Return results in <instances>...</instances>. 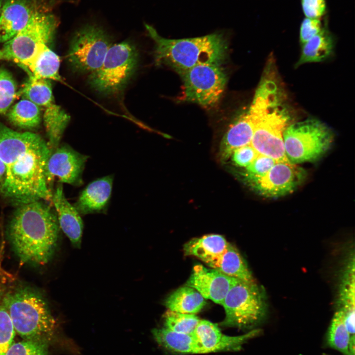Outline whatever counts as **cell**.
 Segmentation results:
<instances>
[{
    "mask_svg": "<svg viewBox=\"0 0 355 355\" xmlns=\"http://www.w3.org/2000/svg\"><path fill=\"white\" fill-rule=\"evenodd\" d=\"M51 151L39 135L15 131L0 122V159L5 174L0 192L19 205L52 199L46 177Z\"/></svg>",
    "mask_w": 355,
    "mask_h": 355,
    "instance_id": "6da1fadb",
    "label": "cell"
},
{
    "mask_svg": "<svg viewBox=\"0 0 355 355\" xmlns=\"http://www.w3.org/2000/svg\"><path fill=\"white\" fill-rule=\"evenodd\" d=\"M59 228L56 214L41 201H36L19 206L8 222L6 234L21 261L39 266L51 259Z\"/></svg>",
    "mask_w": 355,
    "mask_h": 355,
    "instance_id": "7a4b0ae2",
    "label": "cell"
},
{
    "mask_svg": "<svg viewBox=\"0 0 355 355\" xmlns=\"http://www.w3.org/2000/svg\"><path fill=\"white\" fill-rule=\"evenodd\" d=\"M145 27L154 42L156 64L168 66L179 75L200 65L221 66L226 58L227 42L221 33L192 38L168 39L161 36L151 26L145 24Z\"/></svg>",
    "mask_w": 355,
    "mask_h": 355,
    "instance_id": "3957f363",
    "label": "cell"
},
{
    "mask_svg": "<svg viewBox=\"0 0 355 355\" xmlns=\"http://www.w3.org/2000/svg\"><path fill=\"white\" fill-rule=\"evenodd\" d=\"M3 301L16 333L23 340L50 344L56 322L39 291L20 283L6 285Z\"/></svg>",
    "mask_w": 355,
    "mask_h": 355,
    "instance_id": "277c9868",
    "label": "cell"
},
{
    "mask_svg": "<svg viewBox=\"0 0 355 355\" xmlns=\"http://www.w3.org/2000/svg\"><path fill=\"white\" fill-rule=\"evenodd\" d=\"M138 51L129 40L112 44L101 66L88 74L87 83L98 93L106 96L122 92L138 67Z\"/></svg>",
    "mask_w": 355,
    "mask_h": 355,
    "instance_id": "5b68a950",
    "label": "cell"
},
{
    "mask_svg": "<svg viewBox=\"0 0 355 355\" xmlns=\"http://www.w3.org/2000/svg\"><path fill=\"white\" fill-rule=\"evenodd\" d=\"M333 139L330 128L316 118L290 123L283 134L285 155L296 165L316 161L328 150Z\"/></svg>",
    "mask_w": 355,
    "mask_h": 355,
    "instance_id": "8992f818",
    "label": "cell"
},
{
    "mask_svg": "<svg viewBox=\"0 0 355 355\" xmlns=\"http://www.w3.org/2000/svg\"><path fill=\"white\" fill-rule=\"evenodd\" d=\"M225 317L221 324L248 331L255 329L265 318V293L255 283L237 279L230 287L221 305Z\"/></svg>",
    "mask_w": 355,
    "mask_h": 355,
    "instance_id": "52a82bcc",
    "label": "cell"
},
{
    "mask_svg": "<svg viewBox=\"0 0 355 355\" xmlns=\"http://www.w3.org/2000/svg\"><path fill=\"white\" fill-rule=\"evenodd\" d=\"M112 42L103 28L86 24L76 30L71 37L67 60L72 71L90 74L102 65Z\"/></svg>",
    "mask_w": 355,
    "mask_h": 355,
    "instance_id": "ba28073f",
    "label": "cell"
},
{
    "mask_svg": "<svg viewBox=\"0 0 355 355\" xmlns=\"http://www.w3.org/2000/svg\"><path fill=\"white\" fill-rule=\"evenodd\" d=\"M58 25L54 15L35 11L26 25L4 43L2 49L4 59L24 69L41 45L52 41Z\"/></svg>",
    "mask_w": 355,
    "mask_h": 355,
    "instance_id": "9c48e42d",
    "label": "cell"
},
{
    "mask_svg": "<svg viewBox=\"0 0 355 355\" xmlns=\"http://www.w3.org/2000/svg\"><path fill=\"white\" fill-rule=\"evenodd\" d=\"M22 92L24 98L33 102L43 111V122L48 139L47 142L52 152L59 146L63 134L70 123V115L55 103L50 80L29 76Z\"/></svg>",
    "mask_w": 355,
    "mask_h": 355,
    "instance_id": "30bf717a",
    "label": "cell"
},
{
    "mask_svg": "<svg viewBox=\"0 0 355 355\" xmlns=\"http://www.w3.org/2000/svg\"><path fill=\"white\" fill-rule=\"evenodd\" d=\"M183 82V99L207 108L220 100L227 83L221 66L200 65L179 74Z\"/></svg>",
    "mask_w": 355,
    "mask_h": 355,
    "instance_id": "8fae6325",
    "label": "cell"
},
{
    "mask_svg": "<svg viewBox=\"0 0 355 355\" xmlns=\"http://www.w3.org/2000/svg\"><path fill=\"white\" fill-rule=\"evenodd\" d=\"M305 170L288 161H277L271 169L250 186L259 195L278 198L293 192L304 181Z\"/></svg>",
    "mask_w": 355,
    "mask_h": 355,
    "instance_id": "7c38bea8",
    "label": "cell"
},
{
    "mask_svg": "<svg viewBox=\"0 0 355 355\" xmlns=\"http://www.w3.org/2000/svg\"><path fill=\"white\" fill-rule=\"evenodd\" d=\"M88 158V156L69 145L59 146L51 153L46 166V177L50 188L55 177L61 182L81 185L82 174Z\"/></svg>",
    "mask_w": 355,
    "mask_h": 355,
    "instance_id": "4fadbf2b",
    "label": "cell"
},
{
    "mask_svg": "<svg viewBox=\"0 0 355 355\" xmlns=\"http://www.w3.org/2000/svg\"><path fill=\"white\" fill-rule=\"evenodd\" d=\"M260 329H253L239 336H229L223 334L217 325L210 321L201 320L193 334L206 352V353L238 351L249 339L261 333Z\"/></svg>",
    "mask_w": 355,
    "mask_h": 355,
    "instance_id": "5bb4252c",
    "label": "cell"
},
{
    "mask_svg": "<svg viewBox=\"0 0 355 355\" xmlns=\"http://www.w3.org/2000/svg\"><path fill=\"white\" fill-rule=\"evenodd\" d=\"M237 279L213 268L195 265L185 285L194 288L206 299L222 305L230 287Z\"/></svg>",
    "mask_w": 355,
    "mask_h": 355,
    "instance_id": "9a60e30c",
    "label": "cell"
},
{
    "mask_svg": "<svg viewBox=\"0 0 355 355\" xmlns=\"http://www.w3.org/2000/svg\"><path fill=\"white\" fill-rule=\"evenodd\" d=\"M34 12L29 0H4L0 12V42L5 43L14 36Z\"/></svg>",
    "mask_w": 355,
    "mask_h": 355,
    "instance_id": "2e32d148",
    "label": "cell"
},
{
    "mask_svg": "<svg viewBox=\"0 0 355 355\" xmlns=\"http://www.w3.org/2000/svg\"><path fill=\"white\" fill-rule=\"evenodd\" d=\"M56 211L60 228L68 237L72 245L79 248L83 229L80 214L66 199L62 183L57 185L51 200Z\"/></svg>",
    "mask_w": 355,
    "mask_h": 355,
    "instance_id": "e0dca14e",
    "label": "cell"
},
{
    "mask_svg": "<svg viewBox=\"0 0 355 355\" xmlns=\"http://www.w3.org/2000/svg\"><path fill=\"white\" fill-rule=\"evenodd\" d=\"M113 177L107 176L90 182L73 205L81 215L102 213L106 209L112 187Z\"/></svg>",
    "mask_w": 355,
    "mask_h": 355,
    "instance_id": "ac0fdd59",
    "label": "cell"
},
{
    "mask_svg": "<svg viewBox=\"0 0 355 355\" xmlns=\"http://www.w3.org/2000/svg\"><path fill=\"white\" fill-rule=\"evenodd\" d=\"M254 124L248 110L239 115L229 126L221 143V158H230L233 151L249 144L252 139Z\"/></svg>",
    "mask_w": 355,
    "mask_h": 355,
    "instance_id": "d6986e66",
    "label": "cell"
},
{
    "mask_svg": "<svg viewBox=\"0 0 355 355\" xmlns=\"http://www.w3.org/2000/svg\"><path fill=\"white\" fill-rule=\"evenodd\" d=\"M60 59L47 45L42 44L23 69L29 76L36 78L61 81L59 73Z\"/></svg>",
    "mask_w": 355,
    "mask_h": 355,
    "instance_id": "ffe728a7",
    "label": "cell"
},
{
    "mask_svg": "<svg viewBox=\"0 0 355 355\" xmlns=\"http://www.w3.org/2000/svg\"><path fill=\"white\" fill-rule=\"evenodd\" d=\"M207 264L229 277L248 283H255L245 261L230 244L222 254Z\"/></svg>",
    "mask_w": 355,
    "mask_h": 355,
    "instance_id": "44dd1931",
    "label": "cell"
},
{
    "mask_svg": "<svg viewBox=\"0 0 355 355\" xmlns=\"http://www.w3.org/2000/svg\"><path fill=\"white\" fill-rule=\"evenodd\" d=\"M152 333L157 343L169 351L185 354H206L193 334L176 332L165 327L154 329Z\"/></svg>",
    "mask_w": 355,
    "mask_h": 355,
    "instance_id": "7402d4cb",
    "label": "cell"
},
{
    "mask_svg": "<svg viewBox=\"0 0 355 355\" xmlns=\"http://www.w3.org/2000/svg\"><path fill=\"white\" fill-rule=\"evenodd\" d=\"M344 267L339 286L337 304L346 323L355 322V256L350 253Z\"/></svg>",
    "mask_w": 355,
    "mask_h": 355,
    "instance_id": "603a6c76",
    "label": "cell"
},
{
    "mask_svg": "<svg viewBox=\"0 0 355 355\" xmlns=\"http://www.w3.org/2000/svg\"><path fill=\"white\" fill-rule=\"evenodd\" d=\"M229 244L221 235L209 234L188 241L183 252L185 255L195 256L207 264L222 254Z\"/></svg>",
    "mask_w": 355,
    "mask_h": 355,
    "instance_id": "cb8c5ba5",
    "label": "cell"
},
{
    "mask_svg": "<svg viewBox=\"0 0 355 355\" xmlns=\"http://www.w3.org/2000/svg\"><path fill=\"white\" fill-rule=\"evenodd\" d=\"M164 304L168 310L173 311L196 314L204 308L206 301L196 289L185 285L171 293Z\"/></svg>",
    "mask_w": 355,
    "mask_h": 355,
    "instance_id": "d4e9b609",
    "label": "cell"
},
{
    "mask_svg": "<svg viewBox=\"0 0 355 355\" xmlns=\"http://www.w3.org/2000/svg\"><path fill=\"white\" fill-rule=\"evenodd\" d=\"M333 48V39L327 30L324 28L318 35L303 44L301 56L296 67L305 63L323 61L331 55Z\"/></svg>",
    "mask_w": 355,
    "mask_h": 355,
    "instance_id": "484cf974",
    "label": "cell"
},
{
    "mask_svg": "<svg viewBox=\"0 0 355 355\" xmlns=\"http://www.w3.org/2000/svg\"><path fill=\"white\" fill-rule=\"evenodd\" d=\"M40 108L33 102L24 98L14 105L8 112V120L14 125L26 129L37 127L41 122Z\"/></svg>",
    "mask_w": 355,
    "mask_h": 355,
    "instance_id": "4316f807",
    "label": "cell"
},
{
    "mask_svg": "<svg viewBox=\"0 0 355 355\" xmlns=\"http://www.w3.org/2000/svg\"><path fill=\"white\" fill-rule=\"evenodd\" d=\"M327 345L343 355H352L350 350V335L346 328L343 312L338 310L334 314L326 334Z\"/></svg>",
    "mask_w": 355,
    "mask_h": 355,
    "instance_id": "83f0119b",
    "label": "cell"
},
{
    "mask_svg": "<svg viewBox=\"0 0 355 355\" xmlns=\"http://www.w3.org/2000/svg\"><path fill=\"white\" fill-rule=\"evenodd\" d=\"M5 283L0 277V355H5L14 342L15 331L3 301Z\"/></svg>",
    "mask_w": 355,
    "mask_h": 355,
    "instance_id": "f1b7e54d",
    "label": "cell"
},
{
    "mask_svg": "<svg viewBox=\"0 0 355 355\" xmlns=\"http://www.w3.org/2000/svg\"><path fill=\"white\" fill-rule=\"evenodd\" d=\"M165 328L176 332L193 333L200 319L195 315L168 310L164 316Z\"/></svg>",
    "mask_w": 355,
    "mask_h": 355,
    "instance_id": "f546056e",
    "label": "cell"
},
{
    "mask_svg": "<svg viewBox=\"0 0 355 355\" xmlns=\"http://www.w3.org/2000/svg\"><path fill=\"white\" fill-rule=\"evenodd\" d=\"M277 162L270 157L258 154L252 162L244 168L245 180L250 186L263 177Z\"/></svg>",
    "mask_w": 355,
    "mask_h": 355,
    "instance_id": "4dcf8cb0",
    "label": "cell"
},
{
    "mask_svg": "<svg viewBox=\"0 0 355 355\" xmlns=\"http://www.w3.org/2000/svg\"><path fill=\"white\" fill-rule=\"evenodd\" d=\"M17 91L16 82L9 71L0 69V114L7 111L14 101Z\"/></svg>",
    "mask_w": 355,
    "mask_h": 355,
    "instance_id": "1f68e13d",
    "label": "cell"
},
{
    "mask_svg": "<svg viewBox=\"0 0 355 355\" xmlns=\"http://www.w3.org/2000/svg\"><path fill=\"white\" fill-rule=\"evenodd\" d=\"M49 344L23 340L13 343L5 355H48Z\"/></svg>",
    "mask_w": 355,
    "mask_h": 355,
    "instance_id": "d6a6232c",
    "label": "cell"
},
{
    "mask_svg": "<svg viewBox=\"0 0 355 355\" xmlns=\"http://www.w3.org/2000/svg\"><path fill=\"white\" fill-rule=\"evenodd\" d=\"M258 153L249 144L234 150L230 157L237 166L245 168L248 166L258 155Z\"/></svg>",
    "mask_w": 355,
    "mask_h": 355,
    "instance_id": "836d02e7",
    "label": "cell"
},
{
    "mask_svg": "<svg viewBox=\"0 0 355 355\" xmlns=\"http://www.w3.org/2000/svg\"><path fill=\"white\" fill-rule=\"evenodd\" d=\"M324 28L320 20L306 18L300 28V41L302 44L320 33Z\"/></svg>",
    "mask_w": 355,
    "mask_h": 355,
    "instance_id": "e575fe53",
    "label": "cell"
},
{
    "mask_svg": "<svg viewBox=\"0 0 355 355\" xmlns=\"http://www.w3.org/2000/svg\"><path fill=\"white\" fill-rule=\"evenodd\" d=\"M302 8L307 18L319 19L326 10L325 0H301Z\"/></svg>",
    "mask_w": 355,
    "mask_h": 355,
    "instance_id": "d590c367",
    "label": "cell"
},
{
    "mask_svg": "<svg viewBox=\"0 0 355 355\" xmlns=\"http://www.w3.org/2000/svg\"><path fill=\"white\" fill-rule=\"evenodd\" d=\"M5 174V166L0 159V185L2 182Z\"/></svg>",
    "mask_w": 355,
    "mask_h": 355,
    "instance_id": "8d00e7d4",
    "label": "cell"
},
{
    "mask_svg": "<svg viewBox=\"0 0 355 355\" xmlns=\"http://www.w3.org/2000/svg\"><path fill=\"white\" fill-rule=\"evenodd\" d=\"M2 59H4V54L2 49H0V60Z\"/></svg>",
    "mask_w": 355,
    "mask_h": 355,
    "instance_id": "74e56055",
    "label": "cell"
},
{
    "mask_svg": "<svg viewBox=\"0 0 355 355\" xmlns=\"http://www.w3.org/2000/svg\"><path fill=\"white\" fill-rule=\"evenodd\" d=\"M2 0H0V12L1 7V6H2Z\"/></svg>",
    "mask_w": 355,
    "mask_h": 355,
    "instance_id": "f35d334b",
    "label": "cell"
},
{
    "mask_svg": "<svg viewBox=\"0 0 355 355\" xmlns=\"http://www.w3.org/2000/svg\"><path fill=\"white\" fill-rule=\"evenodd\" d=\"M323 355H328L324 354Z\"/></svg>",
    "mask_w": 355,
    "mask_h": 355,
    "instance_id": "ab89813d",
    "label": "cell"
}]
</instances>
